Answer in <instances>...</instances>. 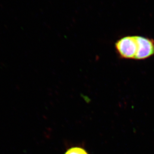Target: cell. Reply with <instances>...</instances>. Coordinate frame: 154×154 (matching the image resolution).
Here are the masks:
<instances>
[{
    "label": "cell",
    "mask_w": 154,
    "mask_h": 154,
    "mask_svg": "<svg viewBox=\"0 0 154 154\" xmlns=\"http://www.w3.org/2000/svg\"><path fill=\"white\" fill-rule=\"evenodd\" d=\"M115 48L120 58L135 60L137 50L136 36H126L120 38L115 42Z\"/></svg>",
    "instance_id": "cell-1"
},
{
    "label": "cell",
    "mask_w": 154,
    "mask_h": 154,
    "mask_svg": "<svg viewBox=\"0 0 154 154\" xmlns=\"http://www.w3.org/2000/svg\"><path fill=\"white\" fill-rule=\"evenodd\" d=\"M137 50L135 60H144L154 56V39L142 36H136Z\"/></svg>",
    "instance_id": "cell-2"
},
{
    "label": "cell",
    "mask_w": 154,
    "mask_h": 154,
    "mask_svg": "<svg viewBox=\"0 0 154 154\" xmlns=\"http://www.w3.org/2000/svg\"><path fill=\"white\" fill-rule=\"evenodd\" d=\"M64 154H89L87 151L82 147L73 146L68 149Z\"/></svg>",
    "instance_id": "cell-3"
}]
</instances>
